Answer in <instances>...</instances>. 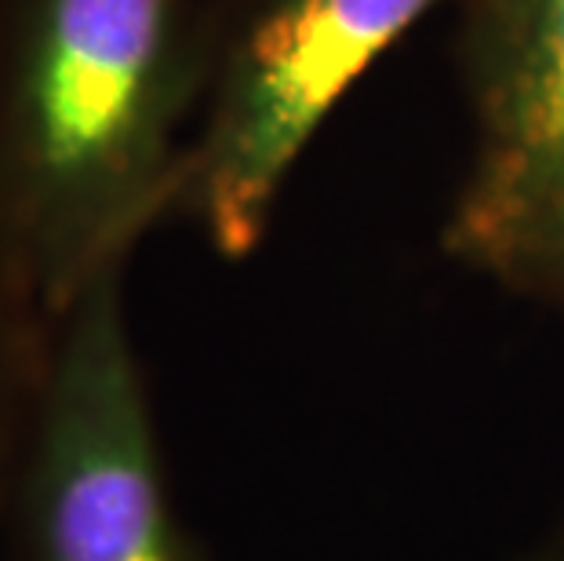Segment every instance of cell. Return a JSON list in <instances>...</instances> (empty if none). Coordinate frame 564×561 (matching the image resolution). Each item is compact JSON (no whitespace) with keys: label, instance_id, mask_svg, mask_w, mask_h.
Instances as JSON below:
<instances>
[{"label":"cell","instance_id":"obj_5","mask_svg":"<svg viewBox=\"0 0 564 561\" xmlns=\"http://www.w3.org/2000/svg\"><path fill=\"white\" fill-rule=\"evenodd\" d=\"M52 332L55 325L47 321L0 317V499L8 493L33 409H37Z\"/></svg>","mask_w":564,"mask_h":561},{"label":"cell","instance_id":"obj_1","mask_svg":"<svg viewBox=\"0 0 564 561\" xmlns=\"http://www.w3.org/2000/svg\"><path fill=\"white\" fill-rule=\"evenodd\" d=\"M208 63L189 0H30L0 223L52 321L175 212Z\"/></svg>","mask_w":564,"mask_h":561},{"label":"cell","instance_id":"obj_4","mask_svg":"<svg viewBox=\"0 0 564 561\" xmlns=\"http://www.w3.org/2000/svg\"><path fill=\"white\" fill-rule=\"evenodd\" d=\"M470 150L441 245L564 321V0H466Z\"/></svg>","mask_w":564,"mask_h":561},{"label":"cell","instance_id":"obj_3","mask_svg":"<svg viewBox=\"0 0 564 561\" xmlns=\"http://www.w3.org/2000/svg\"><path fill=\"white\" fill-rule=\"evenodd\" d=\"M444 0H241L208 63L175 212L212 252L267 241L299 161L390 47Z\"/></svg>","mask_w":564,"mask_h":561},{"label":"cell","instance_id":"obj_2","mask_svg":"<svg viewBox=\"0 0 564 561\" xmlns=\"http://www.w3.org/2000/svg\"><path fill=\"white\" fill-rule=\"evenodd\" d=\"M124 270H102L55 321L37 409L0 499L15 561H204L167 485Z\"/></svg>","mask_w":564,"mask_h":561}]
</instances>
